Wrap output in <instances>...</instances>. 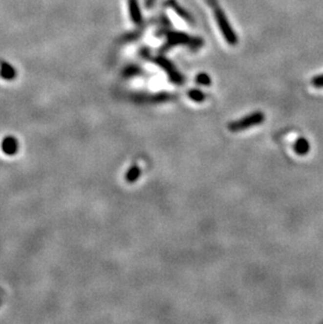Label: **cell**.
I'll return each mask as SVG.
<instances>
[{"label":"cell","mask_w":323,"mask_h":324,"mask_svg":"<svg viewBox=\"0 0 323 324\" xmlns=\"http://www.w3.org/2000/svg\"><path fill=\"white\" fill-rule=\"evenodd\" d=\"M210 2L214 5V16L215 19H216V22L219 26V28L221 30L222 34H224L226 40L231 43V44H234L236 43V36L234 34V32L232 31L231 26L229 25L228 23V20L226 18V16L224 15V12H222L215 2V0H210Z\"/></svg>","instance_id":"2"},{"label":"cell","mask_w":323,"mask_h":324,"mask_svg":"<svg viewBox=\"0 0 323 324\" xmlns=\"http://www.w3.org/2000/svg\"><path fill=\"white\" fill-rule=\"evenodd\" d=\"M3 295H4V291L0 287V304L2 303V298H3Z\"/></svg>","instance_id":"11"},{"label":"cell","mask_w":323,"mask_h":324,"mask_svg":"<svg viewBox=\"0 0 323 324\" xmlns=\"http://www.w3.org/2000/svg\"><path fill=\"white\" fill-rule=\"evenodd\" d=\"M197 82L200 83V84H203V85H209L211 83L210 78L205 74H200V75L197 76Z\"/></svg>","instance_id":"9"},{"label":"cell","mask_w":323,"mask_h":324,"mask_svg":"<svg viewBox=\"0 0 323 324\" xmlns=\"http://www.w3.org/2000/svg\"><path fill=\"white\" fill-rule=\"evenodd\" d=\"M16 76V71L13 66L9 65L8 63L0 64V77L5 79V80H11Z\"/></svg>","instance_id":"5"},{"label":"cell","mask_w":323,"mask_h":324,"mask_svg":"<svg viewBox=\"0 0 323 324\" xmlns=\"http://www.w3.org/2000/svg\"><path fill=\"white\" fill-rule=\"evenodd\" d=\"M188 96L191 100L193 101H195V102H203V101L205 100V95L202 92V91H199V90H196V89H192L188 92Z\"/></svg>","instance_id":"8"},{"label":"cell","mask_w":323,"mask_h":324,"mask_svg":"<svg viewBox=\"0 0 323 324\" xmlns=\"http://www.w3.org/2000/svg\"><path fill=\"white\" fill-rule=\"evenodd\" d=\"M263 121H264V113H262L260 111H257V112L250 114V116H248V117L242 118L241 120L233 122V123H231L228 126V128L232 132H238V131L245 130V129H248L252 126L259 125L262 123Z\"/></svg>","instance_id":"1"},{"label":"cell","mask_w":323,"mask_h":324,"mask_svg":"<svg viewBox=\"0 0 323 324\" xmlns=\"http://www.w3.org/2000/svg\"><path fill=\"white\" fill-rule=\"evenodd\" d=\"M140 175H141V169H140V167L132 166L130 169H129L127 171L125 178H126V181L128 183L132 184V183H134L136 181V179H138L140 177Z\"/></svg>","instance_id":"7"},{"label":"cell","mask_w":323,"mask_h":324,"mask_svg":"<svg viewBox=\"0 0 323 324\" xmlns=\"http://www.w3.org/2000/svg\"><path fill=\"white\" fill-rule=\"evenodd\" d=\"M312 84L317 88H323V76H319L317 78L313 79Z\"/></svg>","instance_id":"10"},{"label":"cell","mask_w":323,"mask_h":324,"mask_svg":"<svg viewBox=\"0 0 323 324\" xmlns=\"http://www.w3.org/2000/svg\"><path fill=\"white\" fill-rule=\"evenodd\" d=\"M129 11H130V17L134 23L141 22V13L139 9L138 0H129Z\"/></svg>","instance_id":"4"},{"label":"cell","mask_w":323,"mask_h":324,"mask_svg":"<svg viewBox=\"0 0 323 324\" xmlns=\"http://www.w3.org/2000/svg\"><path fill=\"white\" fill-rule=\"evenodd\" d=\"M295 151L300 154V155H303L306 154L308 152V150H310V145H308V142L303 139V138H299L296 143H295Z\"/></svg>","instance_id":"6"},{"label":"cell","mask_w":323,"mask_h":324,"mask_svg":"<svg viewBox=\"0 0 323 324\" xmlns=\"http://www.w3.org/2000/svg\"><path fill=\"white\" fill-rule=\"evenodd\" d=\"M1 150L5 154L13 155L18 151V142L14 136H6L1 142Z\"/></svg>","instance_id":"3"}]
</instances>
